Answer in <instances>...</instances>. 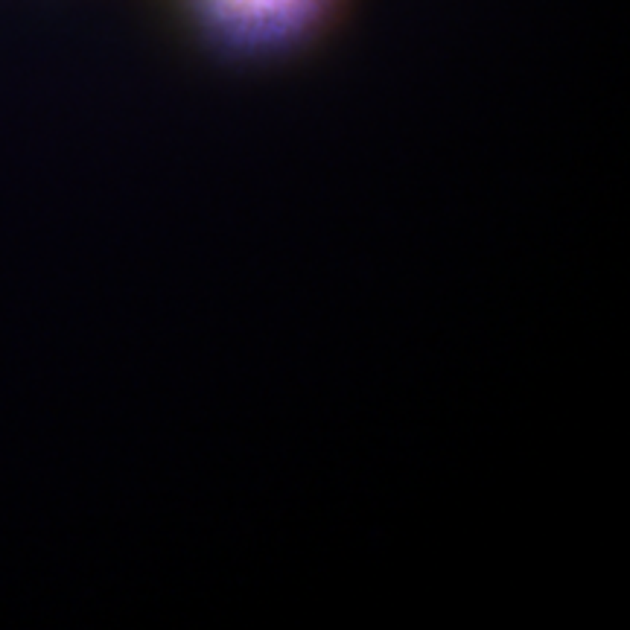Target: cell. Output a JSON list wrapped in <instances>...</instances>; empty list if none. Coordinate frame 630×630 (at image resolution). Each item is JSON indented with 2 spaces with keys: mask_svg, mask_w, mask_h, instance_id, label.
Masks as SVG:
<instances>
[{
  "mask_svg": "<svg viewBox=\"0 0 630 630\" xmlns=\"http://www.w3.org/2000/svg\"><path fill=\"white\" fill-rule=\"evenodd\" d=\"M333 0H193L207 35L231 50H274L298 41L327 15Z\"/></svg>",
  "mask_w": 630,
  "mask_h": 630,
  "instance_id": "1",
  "label": "cell"
}]
</instances>
